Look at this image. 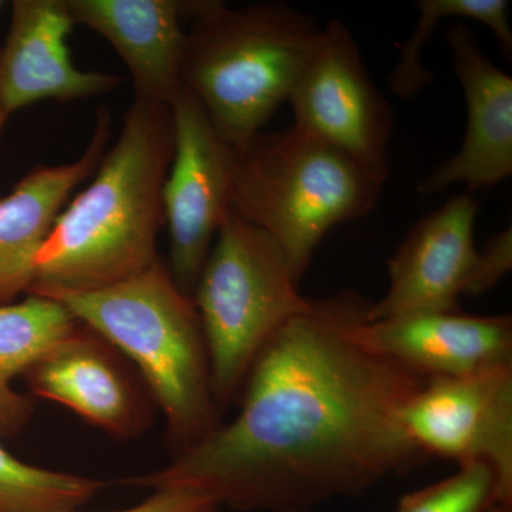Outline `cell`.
I'll return each mask as SVG.
<instances>
[{
  "mask_svg": "<svg viewBox=\"0 0 512 512\" xmlns=\"http://www.w3.org/2000/svg\"><path fill=\"white\" fill-rule=\"evenodd\" d=\"M369 306L352 291L312 301L262 349L231 423L119 483L192 488L238 511H311L426 463L403 413L427 377L359 339Z\"/></svg>",
  "mask_w": 512,
  "mask_h": 512,
  "instance_id": "6da1fadb",
  "label": "cell"
},
{
  "mask_svg": "<svg viewBox=\"0 0 512 512\" xmlns=\"http://www.w3.org/2000/svg\"><path fill=\"white\" fill-rule=\"evenodd\" d=\"M173 153L170 106L134 100L92 183L57 217L37 255L28 295L99 291L160 259L157 238Z\"/></svg>",
  "mask_w": 512,
  "mask_h": 512,
  "instance_id": "7a4b0ae2",
  "label": "cell"
},
{
  "mask_svg": "<svg viewBox=\"0 0 512 512\" xmlns=\"http://www.w3.org/2000/svg\"><path fill=\"white\" fill-rule=\"evenodd\" d=\"M109 340L134 366L167 423L174 456L221 426L210 355L194 302L157 259L133 278L92 292L46 296Z\"/></svg>",
  "mask_w": 512,
  "mask_h": 512,
  "instance_id": "3957f363",
  "label": "cell"
},
{
  "mask_svg": "<svg viewBox=\"0 0 512 512\" xmlns=\"http://www.w3.org/2000/svg\"><path fill=\"white\" fill-rule=\"evenodd\" d=\"M188 18L181 83L222 140L241 150L291 97L322 28L279 2L191 0Z\"/></svg>",
  "mask_w": 512,
  "mask_h": 512,
  "instance_id": "277c9868",
  "label": "cell"
},
{
  "mask_svg": "<svg viewBox=\"0 0 512 512\" xmlns=\"http://www.w3.org/2000/svg\"><path fill=\"white\" fill-rule=\"evenodd\" d=\"M382 190L352 158L292 124L237 150L231 211L278 242L301 285L330 229L375 211Z\"/></svg>",
  "mask_w": 512,
  "mask_h": 512,
  "instance_id": "5b68a950",
  "label": "cell"
},
{
  "mask_svg": "<svg viewBox=\"0 0 512 512\" xmlns=\"http://www.w3.org/2000/svg\"><path fill=\"white\" fill-rule=\"evenodd\" d=\"M192 302L200 315L212 392L220 412L238 404L255 360L289 319L311 308L285 252L261 228L229 211Z\"/></svg>",
  "mask_w": 512,
  "mask_h": 512,
  "instance_id": "8992f818",
  "label": "cell"
},
{
  "mask_svg": "<svg viewBox=\"0 0 512 512\" xmlns=\"http://www.w3.org/2000/svg\"><path fill=\"white\" fill-rule=\"evenodd\" d=\"M288 103L295 126L338 148L377 183H386L393 110L367 72L355 37L339 20L320 30Z\"/></svg>",
  "mask_w": 512,
  "mask_h": 512,
  "instance_id": "52a82bcc",
  "label": "cell"
},
{
  "mask_svg": "<svg viewBox=\"0 0 512 512\" xmlns=\"http://www.w3.org/2000/svg\"><path fill=\"white\" fill-rule=\"evenodd\" d=\"M174 153L163 190L170 238L168 269L192 299L222 222L231 211L237 150L217 133L204 107L181 87L170 103Z\"/></svg>",
  "mask_w": 512,
  "mask_h": 512,
  "instance_id": "ba28073f",
  "label": "cell"
},
{
  "mask_svg": "<svg viewBox=\"0 0 512 512\" xmlns=\"http://www.w3.org/2000/svg\"><path fill=\"white\" fill-rule=\"evenodd\" d=\"M403 421L427 456L490 467L498 503L512 505V367L431 377L407 404Z\"/></svg>",
  "mask_w": 512,
  "mask_h": 512,
  "instance_id": "9c48e42d",
  "label": "cell"
},
{
  "mask_svg": "<svg viewBox=\"0 0 512 512\" xmlns=\"http://www.w3.org/2000/svg\"><path fill=\"white\" fill-rule=\"evenodd\" d=\"M30 393L62 404L117 440L143 436L156 403L119 350L77 322L22 376Z\"/></svg>",
  "mask_w": 512,
  "mask_h": 512,
  "instance_id": "30bf717a",
  "label": "cell"
},
{
  "mask_svg": "<svg viewBox=\"0 0 512 512\" xmlns=\"http://www.w3.org/2000/svg\"><path fill=\"white\" fill-rule=\"evenodd\" d=\"M478 205L473 194L456 195L410 229L387 261L389 289L370 302L367 322L424 312L460 311L471 295L478 265L474 242Z\"/></svg>",
  "mask_w": 512,
  "mask_h": 512,
  "instance_id": "8fae6325",
  "label": "cell"
},
{
  "mask_svg": "<svg viewBox=\"0 0 512 512\" xmlns=\"http://www.w3.org/2000/svg\"><path fill=\"white\" fill-rule=\"evenodd\" d=\"M454 72L467 103V128L460 150L417 185L437 194L463 183L474 194L512 175V77L491 62L464 23L447 29Z\"/></svg>",
  "mask_w": 512,
  "mask_h": 512,
  "instance_id": "7c38bea8",
  "label": "cell"
},
{
  "mask_svg": "<svg viewBox=\"0 0 512 512\" xmlns=\"http://www.w3.org/2000/svg\"><path fill=\"white\" fill-rule=\"evenodd\" d=\"M66 0H15L6 45L0 50V104L6 114L43 100L89 99L120 86L121 77L74 66Z\"/></svg>",
  "mask_w": 512,
  "mask_h": 512,
  "instance_id": "4fadbf2b",
  "label": "cell"
},
{
  "mask_svg": "<svg viewBox=\"0 0 512 512\" xmlns=\"http://www.w3.org/2000/svg\"><path fill=\"white\" fill-rule=\"evenodd\" d=\"M359 339L421 376L463 377L512 367L511 315L424 312L363 320Z\"/></svg>",
  "mask_w": 512,
  "mask_h": 512,
  "instance_id": "5bb4252c",
  "label": "cell"
},
{
  "mask_svg": "<svg viewBox=\"0 0 512 512\" xmlns=\"http://www.w3.org/2000/svg\"><path fill=\"white\" fill-rule=\"evenodd\" d=\"M110 131V111L103 107L82 156L67 164L33 168L9 195L0 198V305L29 293L40 249L74 188L99 167Z\"/></svg>",
  "mask_w": 512,
  "mask_h": 512,
  "instance_id": "9a60e30c",
  "label": "cell"
},
{
  "mask_svg": "<svg viewBox=\"0 0 512 512\" xmlns=\"http://www.w3.org/2000/svg\"><path fill=\"white\" fill-rule=\"evenodd\" d=\"M76 25L99 33L130 72L136 100L167 104L180 92L185 45L180 0H66Z\"/></svg>",
  "mask_w": 512,
  "mask_h": 512,
  "instance_id": "2e32d148",
  "label": "cell"
},
{
  "mask_svg": "<svg viewBox=\"0 0 512 512\" xmlns=\"http://www.w3.org/2000/svg\"><path fill=\"white\" fill-rule=\"evenodd\" d=\"M77 325L62 303L29 295L0 305V437L12 439L28 426L33 404L13 387L47 350Z\"/></svg>",
  "mask_w": 512,
  "mask_h": 512,
  "instance_id": "e0dca14e",
  "label": "cell"
},
{
  "mask_svg": "<svg viewBox=\"0 0 512 512\" xmlns=\"http://www.w3.org/2000/svg\"><path fill=\"white\" fill-rule=\"evenodd\" d=\"M420 16L416 28L399 47V62L389 77V87L399 99L412 100L433 82V73L421 66L420 53L431 33L447 18L476 20L494 33L501 49L511 56L510 3L505 0H417Z\"/></svg>",
  "mask_w": 512,
  "mask_h": 512,
  "instance_id": "ac0fdd59",
  "label": "cell"
},
{
  "mask_svg": "<svg viewBox=\"0 0 512 512\" xmlns=\"http://www.w3.org/2000/svg\"><path fill=\"white\" fill-rule=\"evenodd\" d=\"M104 487L96 478L32 466L0 444V512L76 511Z\"/></svg>",
  "mask_w": 512,
  "mask_h": 512,
  "instance_id": "d6986e66",
  "label": "cell"
},
{
  "mask_svg": "<svg viewBox=\"0 0 512 512\" xmlns=\"http://www.w3.org/2000/svg\"><path fill=\"white\" fill-rule=\"evenodd\" d=\"M495 503L493 470L483 463H467L460 464L454 476L404 495L396 512H485Z\"/></svg>",
  "mask_w": 512,
  "mask_h": 512,
  "instance_id": "ffe728a7",
  "label": "cell"
},
{
  "mask_svg": "<svg viewBox=\"0 0 512 512\" xmlns=\"http://www.w3.org/2000/svg\"><path fill=\"white\" fill-rule=\"evenodd\" d=\"M512 268V232L505 229L494 235L478 254L476 278L471 295H478L497 285Z\"/></svg>",
  "mask_w": 512,
  "mask_h": 512,
  "instance_id": "44dd1931",
  "label": "cell"
},
{
  "mask_svg": "<svg viewBox=\"0 0 512 512\" xmlns=\"http://www.w3.org/2000/svg\"><path fill=\"white\" fill-rule=\"evenodd\" d=\"M220 508L211 495L192 488H163L153 491L143 503L110 512H204ZM67 512H77L67 511Z\"/></svg>",
  "mask_w": 512,
  "mask_h": 512,
  "instance_id": "7402d4cb",
  "label": "cell"
},
{
  "mask_svg": "<svg viewBox=\"0 0 512 512\" xmlns=\"http://www.w3.org/2000/svg\"><path fill=\"white\" fill-rule=\"evenodd\" d=\"M485 512H512V505L495 503Z\"/></svg>",
  "mask_w": 512,
  "mask_h": 512,
  "instance_id": "603a6c76",
  "label": "cell"
},
{
  "mask_svg": "<svg viewBox=\"0 0 512 512\" xmlns=\"http://www.w3.org/2000/svg\"><path fill=\"white\" fill-rule=\"evenodd\" d=\"M8 119V114H6V111L3 110L2 104H0V137H2L3 128H5V124Z\"/></svg>",
  "mask_w": 512,
  "mask_h": 512,
  "instance_id": "cb8c5ba5",
  "label": "cell"
},
{
  "mask_svg": "<svg viewBox=\"0 0 512 512\" xmlns=\"http://www.w3.org/2000/svg\"><path fill=\"white\" fill-rule=\"evenodd\" d=\"M204 512H221L218 508H212V510L204 511ZM286 512H311V511H286Z\"/></svg>",
  "mask_w": 512,
  "mask_h": 512,
  "instance_id": "d4e9b609",
  "label": "cell"
},
{
  "mask_svg": "<svg viewBox=\"0 0 512 512\" xmlns=\"http://www.w3.org/2000/svg\"><path fill=\"white\" fill-rule=\"evenodd\" d=\"M3 5H5V3H3L2 0H0V10H2Z\"/></svg>",
  "mask_w": 512,
  "mask_h": 512,
  "instance_id": "484cf974",
  "label": "cell"
}]
</instances>
